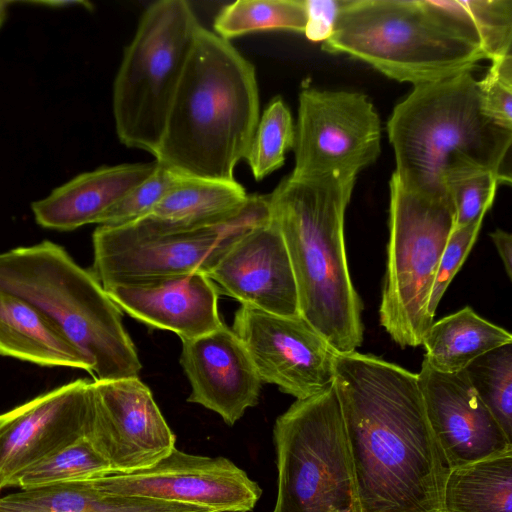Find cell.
I'll return each mask as SVG.
<instances>
[{"instance_id": "obj_1", "label": "cell", "mask_w": 512, "mask_h": 512, "mask_svg": "<svg viewBox=\"0 0 512 512\" xmlns=\"http://www.w3.org/2000/svg\"><path fill=\"white\" fill-rule=\"evenodd\" d=\"M334 386L360 512H441L449 467L417 374L370 354H337Z\"/></svg>"}, {"instance_id": "obj_2", "label": "cell", "mask_w": 512, "mask_h": 512, "mask_svg": "<svg viewBox=\"0 0 512 512\" xmlns=\"http://www.w3.org/2000/svg\"><path fill=\"white\" fill-rule=\"evenodd\" d=\"M260 118L254 65L199 27L155 161L186 177L233 181Z\"/></svg>"}, {"instance_id": "obj_3", "label": "cell", "mask_w": 512, "mask_h": 512, "mask_svg": "<svg viewBox=\"0 0 512 512\" xmlns=\"http://www.w3.org/2000/svg\"><path fill=\"white\" fill-rule=\"evenodd\" d=\"M356 178L337 174L281 180L268 194L292 265L300 316L337 354L363 341L362 301L348 269L344 218Z\"/></svg>"}, {"instance_id": "obj_4", "label": "cell", "mask_w": 512, "mask_h": 512, "mask_svg": "<svg viewBox=\"0 0 512 512\" xmlns=\"http://www.w3.org/2000/svg\"><path fill=\"white\" fill-rule=\"evenodd\" d=\"M471 72L414 86L394 107L387 122L392 175L405 188L449 196L450 185L475 174L511 178L504 163L512 129L486 115Z\"/></svg>"}, {"instance_id": "obj_5", "label": "cell", "mask_w": 512, "mask_h": 512, "mask_svg": "<svg viewBox=\"0 0 512 512\" xmlns=\"http://www.w3.org/2000/svg\"><path fill=\"white\" fill-rule=\"evenodd\" d=\"M321 48L413 86L472 71L486 59L458 0H345Z\"/></svg>"}, {"instance_id": "obj_6", "label": "cell", "mask_w": 512, "mask_h": 512, "mask_svg": "<svg viewBox=\"0 0 512 512\" xmlns=\"http://www.w3.org/2000/svg\"><path fill=\"white\" fill-rule=\"evenodd\" d=\"M0 291L43 314L90 361L96 379L139 376L142 365L122 311L62 246L44 240L1 252Z\"/></svg>"}, {"instance_id": "obj_7", "label": "cell", "mask_w": 512, "mask_h": 512, "mask_svg": "<svg viewBox=\"0 0 512 512\" xmlns=\"http://www.w3.org/2000/svg\"><path fill=\"white\" fill-rule=\"evenodd\" d=\"M200 26L184 0L144 10L113 83L115 130L126 147L156 153Z\"/></svg>"}, {"instance_id": "obj_8", "label": "cell", "mask_w": 512, "mask_h": 512, "mask_svg": "<svg viewBox=\"0 0 512 512\" xmlns=\"http://www.w3.org/2000/svg\"><path fill=\"white\" fill-rule=\"evenodd\" d=\"M271 216L268 195H250L234 218L187 226L145 216L93 232L91 272L104 290L137 286L195 272L207 273L246 231Z\"/></svg>"}, {"instance_id": "obj_9", "label": "cell", "mask_w": 512, "mask_h": 512, "mask_svg": "<svg viewBox=\"0 0 512 512\" xmlns=\"http://www.w3.org/2000/svg\"><path fill=\"white\" fill-rule=\"evenodd\" d=\"M273 438L278 470L273 512H360L334 382L296 400L276 419Z\"/></svg>"}, {"instance_id": "obj_10", "label": "cell", "mask_w": 512, "mask_h": 512, "mask_svg": "<svg viewBox=\"0 0 512 512\" xmlns=\"http://www.w3.org/2000/svg\"><path fill=\"white\" fill-rule=\"evenodd\" d=\"M387 264L379 307L381 326L402 347H416L434 322L427 311L438 265L454 229L449 196L389 182Z\"/></svg>"}, {"instance_id": "obj_11", "label": "cell", "mask_w": 512, "mask_h": 512, "mask_svg": "<svg viewBox=\"0 0 512 512\" xmlns=\"http://www.w3.org/2000/svg\"><path fill=\"white\" fill-rule=\"evenodd\" d=\"M298 102L291 176L357 178L376 162L381 152V122L367 95L306 87Z\"/></svg>"}, {"instance_id": "obj_12", "label": "cell", "mask_w": 512, "mask_h": 512, "mask_svg": "<svg viewBox=\"0 0 512 512\" xmlns=\"http://www.w3.org/2000/svg\"><path fill=\"white\" fill-rule=\"evenodd\" d=\"M232 330L262 382L302 400L334 382L337 353L301 316H281L241 305Z\"/></svg>"}, {"instance_id": "obj_13", "label": "cell", "mask_w": 512, "mask_h": 512, "mask_svg": "<svg viewBox=\"0 0 512 512\" xmlns=\"http://www.w3.org/2000/svg\"><path fill=\"white\" fill-rule=\"evenodd\" d=\"M85 437L112 473L151 467L175 448L176 440L139 376L92 382Z\"/></svg>"}, {"instance_id": "obj_14", "label": "cell", "mask_w": 512, "mask_h": 512, "mask_svg": "<svg viewBox=\"0 0 512 512\" xmlns=\"http://www.w3.org/2000/svg\"><path fill=\"white\" fill-rule=\"evenodd\" d=\"M105 491L206 507L249 512L262 490L231 460L188 454L174 448L151 467L94 478Z\"/></svg>"}, {"instance_id": "obj_15", "label": "cell", "mask_w": 512, "mask_h": 512, "mask_svg": "<svg viewBox=\"0 0 512 512\" xmlns=\"http://www.w3.org/2000/svg\"><path fill=\"white\" fill-rule=\"evenodd\" d=\"M426 414L449 469L512 451L464 370L443 373L423 360L417 374Z\"/></svg>"}, {"instance_id": "obj_16", "label": "cell", "mask_w": 512, "mask_h": 512, "mask_svg": "<svg viewBox=\"0 0 512 512\" xmlns=\"http://www.w3.org/2000/svg\"><path fill=\"white\" fill-rule=\"evenodd\" d=\"M207 276L218 291L241 305L281 316H300L289 254L272 216L242 234Z\"/></svg>"}, {"instance_id": "obj_17", "label": "cell", "mask_w": 512, "mask_h": 512, "mask_svg": "<svg viewBox=\"0 0 512 512\" xmlns=\"http://www.w3.org/2000/svg\"><path fill=\"white\" fill-rule=\"evenodd\" d=\"M92 382L71 381L25 402L0 433V492L22 470L85 436Z\"/></svg>"}, {"instance_id": "obj_18", "label": "cell", "mask_w": 512, "mask_h": 512, "mask_svg": "<svg viewBox=\"0 0 512 512\" xmlns=\"http://www.w3.org/2000/svg\"><path fill=\"white\" fill-rule=\"evenodd\" d=\"M180 364L190 382L187 399L235 424L258 404L262 381L243 343L226 325L182 341Z\"/></svg>"}, {"instance_id": "obj_19", "label": "cell", "mask_w": 512, "mask_h": 512, "mask_svg": "<svg viewBox=\"0 0 512 512\" xmlns=\"http://www.w3.org/2000/svg\"><path fill=\"white\" fill-rule=\"evenodd\" d=\"M121 311L182 341L208 334L224 323L218 312V289L204 273L137 286L105 290Z\"/></svg>"}, {"instance_id": "obj_20", "label": "cell", "mask_w": 512, "mask_h": 512, "mask_svg": "<svg viewBox=\"0 0 512 512\" xmlns=\"http://www.w3.org/2000/svg\"><path fill=\"white\" fill-rule=\"evenodd\" d=\"M156 167L154 160L102 166L81 173L31 204L35 221L56 231L98 224L104 213L147 179Z\"/></svg>"}, {"instance_id": "obj_21", "label": "cell", "mask_w": 512, "mask_h": 512, "mask_svg": "<svg viewBox=\"0 0 512 512\" xmlns=\"http://www.w3.org/2000/svg\"><path fill=\"white\" fill-rule=\"evenodd\" d=\"M0 512H215L206 507L103 490L94 478L19 490L0 497Z\"/></svg>"}, {"instance_id": "obj_22", "label": "cell", "mask_w": 512, "mask_h": 512, "mask_svg": "<svg viewBox=\"0 0 512 512\" xmlns=\"http://www.w3.org/2000/svg\"><path fill=\"white\" fill-rule=\"evenodd\" d=\"M0 356L92 373L90 361L37 309L0 291Z\"/></svg>"}, {"instance_id": "obj_23", "label": "cell", "mask_w": 512, "mask_h": 512, "mask_svg": "<svg viewBox=\"0 0 512 512\" xmlns=\"http://www.w3.org/2000/svg\"><path fill=\"white\" fill-rule=\"evenodd\" d=\"M512 343L507 330L485 320L471 307L433 322L422 344L424 360L437 371L455 373L464 370L479 356Z\"/></svg>"}, {"instance_id": "obj_24", "label": "cell", "mask_w": 512, "mask_h": 512, "mask_svg": "<svg viewBox=\"0 0 512 512\" xmlns=\"http://www.w3.org/2000/svg\"><path fill=\"white\" fill-rule=\"evenodd\" d=\"M249 196L236 180L184 176L147 216L187 226L213 225L236 217Z\"/></svg>"}, {"instance_id": "obj_25", "label": "cell", "mask_w": 512, "mask_h": 512, "mask_svg": "<svg viewBox=\"0 0 512 512\" xmlns=\"http://www.w3.org/2000/svg\"><path fill=\"white\" fill-rule=\"evenodd\" d=\"M443 511L512 512V451L451 469Z\"/></svg>"}, {"instance_id": "obj_26", "label": "cell", "mask_w": 512, "mask_h": 512, "mask_svg": "<svg viewBox=\"0 0 512 512\" xmlns=\"http://www.w3.org/2000/svg\"><path fill=\"white\" fill-rule=\"evenodd\" d=\"M305 0H237L214 19V33L225 40L267 30L303 33Z\"/></svg>"}, {"instance_id": "obj_27", "label": "cell", "mask_w": 512, "mask_h": 512, "mask_svg": "<svg viewBox=\"0 0 512 512\" xmlns=\"http://www.w3.org/2000/svg\"><path fill=\"white\" fill-rule=\"evenodd\" d=\"M110 473L109 462L83 436L22 470L9 487L28 490Z\"/></svg>"}, {"instance_id": "obj_28", "label": "cell", "mask_w": 512, "mask_h": 512, "mask_svg": "<svg viewBox=\"0 0 512 512\" xmlns=\"http://www.w3.org/2000/svg\"><path fill=\"white\" fill-rule=\"evenodd\" d=\"M464 371L477 395L512 440V343L479 356Z\"/></svg>"}, {"instance_id": "obj_29", "label": "cell", "mask_w": 512, "mask_h": 512, "mask_svg": "<svg viewBox=\"0 0 512 512\" xmlns=\"http://www.w3.org/2000/svg\"><path fill=\"white\" fill-rule=\"evenodd\" d=\"M295 125L291 112L280 96L274 97L260 115L245 157L256 180H262L285 162L293 149Z\"/></svg>"}, {"instance_id": "obj_30", "label": "cell", "mask_w": 512, "mask_h": 512, "mask_svg": "<svg viewBox=\"0 0 512 512\" xmlns=\"http://www.w3.org/2000/svg\"><path fill=\"white\" fill-rule=\"evenodd\" d=\"M490 61L511 54L512 0H458Z\"/></svg>"}, {"instance_id": "obj_31", "label": "cell", "mask_w": 512, "mask_h": 512, "mask_svg": "<svg viewBox=\"0 0 512 512\" xmlns=\"http://www.w3.org/2000/svg\"><path fill=\"white\" fill-rule=\"evenodd\" d=\"M183 177L157 163L155 171L104 213L98 225L119 226L149 215Z\"/></svg>"}, {"instance_id": "obj_32", "label": "cell", "mask_w": 512, "mask_h": 512, "mask_svg": "<svg viewBox=\"0 0 512 512\" xmlns=\"http://www.w3.org/2000/svg\"><path fill=\"white\" fill-rule=\"evenodd\" d=\"M510 183L511 178L485 172L450 185L448 195L454 208V229L483 221L494 202L498 186Z\"/></svg>"}, {"instance_id": "obj_33", "label": "cell", "mask_w": 512, "mask_h": 512, "mask_svg": "<svg viewBox=\"0 0 512 512\" xmlns=\"http://www.w3.org/2000/svg\"><path fill=\"white\" fill-rule=\"evenodd\" d=\"M477 82L486 115L512 129V54L491 61L487 74Z\"/></svg>"}, {"instance_id": "obj_34", "label": "cell", "mask_w": 512, "mask_h": 512, "mask_svg": "<svg viewBox=\"0 0 512 512\" xmlns=\"http://www.w3.org/2000/svg\"><path fill=\"white\" fill-rule=\"evenodd\" d=\"M481 226L482 221L453 229L441 256L429 296L427 311L431 317L434 318L446 289L472 249Z\"/></svg>"}, {"instance_id": "obj_35", "label": "cell", "mask_w": 512, "mask_h": 512, "mask_svg": "<svg viewBox=\"0 0 512 512\" xmlns=\"http://www.w3.org/2000/svg\"><path fill=\"white\" fill-rule=\"evenodd\" d=\"M345 0H305L306 25L303 34L313 42L326 41L333 33Z\"/></svg>"}, {"instance_id": "obj_36", "label": "cell", "mask_w": 512, "mask_h": 512, "mask_svg": "<svg viewBox=\"0 0 512 512\" xmlns=\"http://www.w3.org/2000/svg\"><path fill=\"white\" fill-rule=\"evenodd\" d=\"M490 237L501 258L506 275L512 279V235L502 229H496L490 233Z\"/></svg>"}, {"instance_id": "obj_37", "label": "cell", "mask_w": 512, "mask_h": 512, "mask_svg": "<svg viewBox=\"0 0 512 512\" xmlns=\"http://www.w3.org/2000/svg\"><path fill=\"white\" fill-rule=\"evenodd\" d=\"M35 4H42L46 6H50L51 8H62L65 6H73V5H83L86 9L92 10L93 5L89 2L85 1H42V2H34Z\"/></svg>"}, {"instance_id": "obj_38", "label": "cell", "mask_w": 512, "mask_h": 512, "mask_svg": "<svg viewBox=\"0 0 512 512\" xmlns=\"http://www.w3.org/2000/svg\"><path fill=\"white\" fill-rule=\"evenodd\" d=\"M25 408V403L0 414V433L4 429V427L10 423L15 417H17Z\"/></svg>"}, {"instance_id": "obj_39", "label": "cell", "mask_w": 512, "mask_h": 512, "mask_svg": "<svg viewBox=\"0 0 512 512\" xmlns=\"http://www.w3.org/2000/svg\"><path fill=\"white\" fill-rule=\"evenodd\" d=\"M13 3L11 1L0 0V28L7 18L8 6Z\"/></svg>"}, {"instance_id": "obj_40", "label": "cell", "mask_w": 512, "mask_h": 512, "mask_svg": "<svg viewBox=\"0 0 512 512\" xmlns=\"http://www.w3.org/2000/svg\"><path fill=\"white\" fill-rule=\"evenodd\" d=\"M441 512H445V511H441Z\"/></svg>"}]
</instances>
